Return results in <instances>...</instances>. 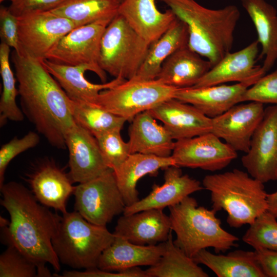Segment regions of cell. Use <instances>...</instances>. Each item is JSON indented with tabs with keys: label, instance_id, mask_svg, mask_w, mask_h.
<instances>
[{
	"label": "cell",
	"instance_id": "22",
	"mask_svg": "<svg viewBox=\"0 0 277 277\" xmlns=\"http://www.w3.org/2000/svg\"><path fill=\"white\" fill-rule=\"evenodd\" d=\"M118 13L150 45L160 37L177 18L170 9L161 12L155 0H123Z\"/></svg>",
	"mask_w": 277,
	"mask_h": 277
},
{
	"label": "cell",
	"instance_id": "45",
	"mask_svg": "<svg viewBox=\"0 0 277 277\" xmlns=\"http://www.w3.org/2000/svg\"><path fill=\"white\" fill-rule=\"evenodd\" d=\"M10 224V221L3 217L1 216L0 218V226L1 228H4L8 226Z\"/></svg>",
	"mask_w": 277,
	"mask_h": 277
},
{
	"label": "cell",
	"instance_id": "26",
	"mask_svg": "<svg viewBox=\"0 0 277 277\" xmlns=\"http://www.w3.org/2000/svg\"><path fill=\"white\" fill-rule=\"evenodd\" d=\"M42 63L68 96L75 101L96 103L101 91L114 87L126 80L114 78L109 82L94 84L85 76V73L89 71L86 66L62 64L47 59L43 61Z\"/></svg>",
	"mask_w": 277,
	"mask_h": 277
},
{
	"label": "cell",
	"instance_id": "30",
	"mask_svg": "<svg viewBox=\"0 0 277 277\" xmlns=\"http://www.w3.org/2000/svg\"><path fill=\"white\" fill-rule=\"evenodd\" d=\"M188 38L187 25L177 18L160 37L150 44L142 65L133 78L156 79L163 63L174 52L188 46Z\"/></svg>",
	"mask_w": 277,
	"mask_h": 277
},
{
	"label": "cell",
	"instance_id": "29",
	"mask_svg": "<svg viewBox=\"0 0 277 277\" xmlns=\"http://www.w3.org/2000/svg\"><path fill=\"white\" fill-rule=\"evenodd\" d=\"M218 277H266L254 251L236 250L226 255L215 254L203 249L192 258Z\"/></svg>",
	"mask_w": 277,
	"mask_h": 277
},
{
	"label": "cell",
	"instance_id": "28",
	"mask_svg": "<svg viewBox=\"0 0 277 277\" xmlns=\"http://www.w3.org/2000/svg\"><path fill=\"white\" fill-rule=\"evenodd\" d=\"M255 28L264 58L262 68L266 73L277 60V12L265 0H240Z\"/></svg>",
	"mask_w": 277,
	"mask_h": 277
},
{
	"label": "cell",
	"instance_id": "35",
	"mask_svg": "<svg viewBox=\"0 0 277 277\" xmlns=\"http://www.w3.org/2000/svg\"><path fill=\"white\" fill-rule=\"evenodd\" d=\"M242 240L254 250L277 251L276 218L267 211L263 212L250 225Z\"/></svg>",
	"mask_w": 277,
	"mask_h": 277
},
{
	"label": "cell",
	"instance_id": "4",
	"mask_svg": "<svg viewBox=\"0 0 277 277\" xmlns=\"http://www.w3.org/2000/svg\"><path fill=\"white\" fill-rule=\"evenodd\" d=\"M209 191L212 208L227 213V222L234 228L250 225L267 211V195L264 183L247 172L234 169L206 175L202 182Z\"/></svg>",
	"mask_w": 277,
	"mask_h": 277
},
{
	"label": "cell",
	"instance_id": "12",
	"mask_svg": "<svg viewBox=\"0 0 277 277\" xmlns=\"http://www.w3.org/2000/svg\"><path fill=\"white\" fill-rule=\"evenodd\" d=\"M241 162L249 174L262 183L277 180V105L265 108Z\"/></svg>",
	"mask_w": 277,
	"mask_h": 277
},
{
	"label": "cell",
	"instance_id": "46",
	"mask_svg": "<svg viewBox=\"0 0 277 277\" xmlns=\"http://www.w3.org/2000/svg\"><path fill=\"white\" fill-rule=\"evenodd\" d=\"M5 0H0V2L2 3V2L4 1ZM9 1H11V2L13 1V0H9Z\"/></svg>",
	"mask_w": 277,
	"mask_h": 277
},
{
	"label": "cell",
	"instance_id": "27",
	"mask_svg": "<svg viewBox=\"0 0 277 277\" xmlns=\"http://www.w3.org/2000/svg\"><path fill=\"white\" fill-rule=\"evenodd\" d=\"M211 68L209 61L187 46L166 59L156 79L177 89L191 87Z\"/></svg>",
	"mask_w": 277,
	"mask_h": 277
},
{
	"label": "cell",
	"instance_id": "47",
	"mask_svg": "<svg viewBox=\"0 0 277 277\" xmlns=\"http://www.w3.org/2000/svg\"><path fill=\"white\" fill-rule=\"evenodd\" d=\"M123 0H118V1L120 2V3H121Z\"/></svg>",
	"mask_w": 277,
	"mask_h": 277
},
{
	"label": "cell",
	"instance_id": "14",
	"mask_svg": "<svg viewBox=\"0 0 277 277\" xmlns=\"http://www.w3.org/2000/svg\"><path fill=\"white\" fill-rule=\"evenodd\" d=\"M263 105L250 101L232 106L212 118L211 132L236 151L247 152L252 135L264 115Z\"/></svg>",
	"mask_w": 277,
	"mask_h": 277
},
{
	"label": "cell",
	"instance_id": "36",
	"mask_svg": "<svg viewBox=\"0 0 277 277\" xmlns=\"http://www.w3.org/2000/svg\"><path fill=\"white\" fill-rule=\"evenodd\" d=\"M122 129L110 130L94 136L106 164L113 170L118 167L131 154L128 142H125L121 135Z\"/></svg>",
	"mask_w": 277,
	"mask_h": 277
},
{
	"label": "cell",
	"instance_id": "42",
	"mask_svg": "<svg viewBox=\"0 0 277 277\" xmlns=\"http://www.w3.org/2000/svg\"><path fill=\"white\" fill-rule=\"evenodd\" d=\"M63 277H149L145 270L139 267L128 268L123 270L113 272L95 268L85 269V271H65Z\"/></svg>",
	"mask_w": 277,
	"mask_h": 277
},
{
	"label": "cell",
	"instance_id": "18",
	"mask_svg": "<svg viewBox=\"0 0 277 277\" xmlns=\"http://www.w3.org/2000/svg\"><path fill=\"white\" fill-rule=\"evenodd\" d=\"M164 170V184H154L150 193L131 205L126 206L123 214L150 209H164L180 203L191 194L204 188L200 181L187 174H183L181 167L170 166Z\"/></svg>",
	"mask_w": 277,
	"mask_h": 277
},
{
	"label": "cell",
	"instance_id": "39",
	"mask_svg": "<svg viewBox=\"0 0 277 277\" xmlns=\"http://www.w3.org/2000/svg\"><path fill=\"white\" fill-rule=\"evenodd\" d=\"M250 101L277 105V69L261 77L246 90L242 102Z\"/></svg>",
	"mask_w": 277,
	"mask_h": 277
},
{
	"label": "cell",
	"instance_id": "8",
	"mask_svg": "<svg viewBox=\"0 0 277 277\" xmlns=\"http://www.w3.org/2000/svg\"><path fill=\"white\" fill-rule=\"evenodd\" d=\"M177 89L157 79L142 80L132 78L101 91L96 104L131 122L138 114L174 98Z\"/></svg>",
	"mask_w": 277,
	"mask_h": 277
},
{
	"label": "cell",
	"instance_id": "19",
	"mask_svg": "<svg viewBox=\"0 0 277 277\" xmlns=\"http://www.w3.org/2000/svg\"><path fill=\"white\" fill-rule=\"evenodd\" d=\"M163 123L175 141L210 132L212 118L193 105L173 98L148 110Z\"/></svg>",
	"mask_w": 277,
	"mask_h": 277
},
{
	"label": "cell",
	"instance_id": "41",
	"mask_svg": "<svg viewBox=\"0 0 277 277\" xmlns=\"http://www.w3.org/2000/svg\"><path fill=\"white\" fill-rule=\"evenodd\" d=\"M64 0H13L9 7L17 17L30 13L51 11Z\"/></svg>",
	"mask_w": 277,
	"mask_h": 277
},
{
	"label": "cell",
	"instance_id": "7",
	"mask_svg": "<svg viewBox=\"0 0 277 277\" xmlns=\"http://www.w3.org/2000/svg\"><path fill=\"white\" fill-rule=\"evenodd\" d=\"M150 45L117 13L102 37L100 66L114 78L131 79L142 65Z\"/></svg>",
	"mask_w": 277,
	"mask_h": 277
},
{
	"label": "cell",
	"instance_id": "24",
	"mask_svg": "<svg viewBox=\"0 0 277 277\" xmlns=\"http://www.w3.org/2000/svg\"><path fill=\"white\" fill-rule=\"evenodd\" d=\"M128 142L130 153H140L168 157L175 142L169 132L157 123L149 111L138 114L131 122Z\"/></svg>",
	"mask_w": 277,
	"mask_h": 277
},
{
	"label": "cell",
	"instance_id": "40",
	"mask_svg": "<svg viewBox=\"0 0 277 277\" xmlns=\"http://www.w3.org/2000/svg\"><path fill=\"white\" fill-rule=\"evenodd\" d=\"M0 37L1 43L14 49L20 54L18 36V17L14 15L9 7L0 8Z\"/></svg>",
	"mask_w": 277,
	"mask_h": 277
},
{
	"label": "cell",
	"instance_id": "13",
	"mask_svg": "<svg viewBox=\"0 0 277 277\" xmlns=\"http://www.w3.org/2000/svg\"><path fill=\"white\" fill-rule=\"evenodd\" d=\"M179 167L221 170L235 160L237 151L211 132L175 141L171 154Z\"/></svg>",
	"mask_w": 277,
	"mask_h": 277
},
{
	"label": "cell",
	"instance_id": "1",
	"mask_svg": "<svg viewBox=\"0 0 277 277\" xmlns=\"http://www.w3.org/2000/svg\"><path fill=\"white\" fill-rule=\"evenodd\" d=\"M1 204L8 211L9 225L2 228L3 242L22 251L36 265L37 276H52L46 266L61 270L60 262L54 250L52 240L61 216L39 203L30 189L11 181L0 187Z\"/></svg>",
	"mask_w": 277,
	"mask_h": 277
},
{
	"label": "cell",
	"instance_id": "25",
	"mask_svg": "<svg viewBox=\"0 0 277 277\" xmlns=\"http://www.w3.org/2000/svg\"><path fill=\"white\" fill-rule=\"evenodd\" d=\"M175 166L171 156L161 157L140 153H132L117 168L113 170L126 206L139 200L136 185L142 177L155 176L160 169Z\"/></svg>",
	"mask_w": 277,
	"mask_h": 277
},
{
	"label": "cell",
	"instance_id": "33",
	"mask_svg": "<svg viewBox=\"0 0 277 277\" xmlns=\"http://www.w3.org/2000/svg\"><path fill=\"white\" fill-rule=\"evenodd\" d=\"M71 111L75 123L94 136L110 130L122 129L126 122L96 103L72 100Z\"/></svg>",
	"mask_w": 277,
	"mask_h": 277
},
{
	"label": "cell",
	"instance_id": "37",
	"mask_svg": "<svg viewBox=\"0 0 277 277\" xmlns=\"http://www.w3.org/2000/svg\"><path fill=\"white\" fill-rule=\"evenodd\" d=\"M36 264L13 246L7 248L0 255V277L37 276Z\"/></svg>",
	"mask_w": 277,
	"mask_h": 277
},
{
	"label": "cell",
	"instance_id": "5",
	"mask_svg": "<svg viewBox=\"0 0 277 277\" xmlns=\"http://www.w3.org/2000/svg\"><path fill=\"white\" fill-rule=\"evenodd\" d=\"M168 208L171 230L176 234L173 242L189 257L207 248L218 253L237 246L239 238L222 227L216 212L198 206L194 198L188 196Z\"/></svg>",
	"mask_w": 277,
	"mask_h": 277
},
{
	"label": "cell",
	"instance_id": "15",
	"mask_svg": "<svg viewBox=\"0 0 277 277\" xmlns=\"http://www.w3.org/2000/svg\"><path fill=\"white\" fill-rule=\"evenodd\" d=\"M65 138L69 152L68 174L73 183L88 182L110 169L96 138L90 132L75 123L68 130Z\"/></svg>",
	"mask_w": 277,
	"mask_h": 277
},
{
	"label": "cell",
	"instance_id": "11",
	"mask_svg": "<svg viewBox=\"0 0 277 277\" xmlns=\"http://www.w3.org/2000/svg\"><path fill=\"white\" fill-rule=\"evenodd\" d=\"M18 17L20 54L43 61L75 25L51 11L36 12Z\"/></svg>",
	"mask_w": 277,
	"mask_h": 277
},
{
	"label": "cell",
	"instance_id": "2",
	"mask_svg": "<svg viewBox=\"0 0 277 277\" xmlns=\"http://www.w3.org/2000/svg\"><path fill=\"white\" fill-rule=\"evenodd\" d=\"M22 111L37 132L58 149H65V135L75 124L72 100L42 61L12 53Z\"/></svg>",
	"mask_w": 277,
	"mask_h": 277
},
{
	"label": "cell",
	"instance_id": "43",
	"mask_svg": "<svg viewBox=\"0 0 277 277\" xmlns=\"http://www.w3.org/2000/svg\"><path fill=\"white\" fill-rule=\"evenodd\" d=\"M254 252L266 277H277V251L261 249Z\"/></svg>",
	"mask_w": 277,
	"mask_h": 277
},
{
	"label": "cell",
	"instance_id": "16",
	"mask_svg": "<svg viewBox=\"0 0 277 277\" xmlns=\"http://www.w3.org/2000/svg\"><path fill=\"white\" fill-rule=\"evenodd\" d=\"M257 40L236 52L228 53L213 66L193 87H206L238 82L252 86L266 73L255 65L259 57Z\"/></svg>",
	"mask_w": 277,
	"mask_h": 277
},
{
	"label": "cell",
	"instance_id": "32",
	"mask_svg": "<svg viewBox=\"0 0 277 277\" xmlns=\"http://www.w3.org/2000/svg\"><path fill=\"white\" fill-rule=\"evenodd\" d=\"M120 4L118 0H64L51 11L78 27L100 20H112L118 13Z\"/></svg>",
	"mask_w": 277,
	"mask_h": 277
},
{
	"label": "cell",
	"instance_id": "44",
	"mask_svg": "<svg viewBox=\"0 0 277 277\" xmlns=\"http://www.w3.org/2000/svg\"><path fill=\"white\" fill-rule=\"evenodd\" d=\"M267 211L277 219V191L267 195Z\"/></svg>",
	"mask_w": 277,
	"mask_h": 277
},
{
	"label": "cell",
	"instance_id": "3",
	"mask_svg": "<svg viewBox=\"0 0 277 277\" xmlns=\"http://www.w3.org/2000/svg\"><path fill=\"white\" fill-rule=\"evenodd\" d=\"M185 22L188 29L189 47L209 61L212 67L230 52L240 18L238 8H206L195 0H160Z\"/></svg>",
	"mask_w": 277,
	"mask_h": 277
},
{
	"label": "cell",
	"instance_id": "21",
	"mask_svg": "<svg viewBox=\"0 0 277 277\" xmlns=\"http://www.w3.org/2000/svg\"><path fill=\"white\" fill-rule=\"evenodd\" d=\"M250 86L248 84L238 83L231 85L181 88L177 89L174 98L193 105L213 118L242 102L244 93Z\"/></svg>",
	"mask_w": 277,
	"mask_h": 277
},
{
	"label": "cell",
	"instance_id": "9",
	"mask_svg": "<svg viewBox=\"0 0 277 277\" xmlns=\"http://www.w3.org/2000/svg\"><path fill=\"white\" fill-rule=\"evenodd\" d=\"M74 210L89 222L106 226L123 213L126 205L113 169L75 186Z\"/></svg>",
	"mask_w": 277,
	"mask_h": 277
},
{
	"label": "cell",
	"instance_id": "23",
	"mask_svg": "<svg viewBox=\"0 0 277 277\" xmlns=\"http://www.w3.org/2000/svg\"><path fill=\"white\" fill-rule=\"evenodd\" d=\"M164 249V242L155 245H139L115 235L113 242L100 257L97 268L119 271L135 267L151 266L159 261Z\"/></svg>",
	"mask_w": 277,
	"mask_h": 277
},
{
	"label": "cell",
	"instance_id": "34",
	"mask_svg": "<svg viewBox=\"0 0 277 277\" xmlns=\"http://www.w3.org/2000/svg\"><path fill=\"white\" fill-rule=\"evenodd\" d=\"M10 47L0 44V73L2 81V93L0 100V126L3 127L8 120L21 122L24 114L18 107L16 98L18 95L15 78L10 65Z\"/></svg>",
	"mask_w": 277,
	"mask_h": 277
},
{
	"label": "cell",
	"instance_id": "10",
	"mask_svg": "<svg viewBox=\"0 0 277 277\" xmlns=\"http://www.w3.org/2000/svg\"><path fill=\"white\" fill-rule=\"evenodd\" d=\"M111 21L100 20L74 28L61 39L47 60L62 64L86 66L106 83V73L100 64V48L103 33Z\"/></svg>",
	"mask_w": 277,
	"mask_h": 277
},
{
	"label": "cell",
	"instance_id": "38",
	"mask_svg": "<svg viewBox=\"0 0 277 277\" xmlns=\"http://www.w3.org/2000/svg\"><path fill=\"white\" fill-rule=\"evenodd\" d=\"M39 135L30 131L21 138L14 137L2 146L0 149V187L4 184L5 174L9 163L16 156L36 147L39 143Z\"/></svg>",
	"mask_w": 277,
	"mask_h": 277
},
{
	"label": "cell",
	"instance_id": "6",
	"mask_svg": "<svg viewBox=\"0 0 277 277\" xmlns=\"http://www.w3.org/2000/svg\"><path fill=\"white\" fill-rule=\"evenodd\" d=\"M62 214L52 240L60 263L77 269L97 268L100 257L115 234L106 226L89 222L75 210Z\"/></svg>",
	"mask_w": 277,
	"mask_h": 277
},
{
	"label": "cell",
	"instance_id": "31",
	"mask_svg": "<svg viewBox=\"0 0 277 277\" xmlns=\"http://www.w3.org/2000/svg\"><path fill=\"white\" fill-rule=\"evenodd\" d=\"M164 244V251L160 259L145 270L149 277L209 276L193 258L174 244L171 232Z\"/></svg>",
	"mask_w": 277,
	"mask_h": 277
},
{
	"label": "cell",
	"instance_id": "17",
	"mask_svg": "<svg viewBox=\"0 0 277 277\" xmlns=\"http://www.w3.org/2000/svg\"><path fill=\"white\" fill-rule=\"evenodd\" d=\"M26 181L39 203L62 214L67 212V201L75 186L69 174L54 162L47 160L38 163L27 174Z\"/></svg>",
	"mask_w": 277,
	"mask_h": 277
},
{
	"label": "cell",
	"instance_id": "20",
	"mask_svg": "<svg viewBox=\"0 0 277 277\" xmlns=\"http://www.w3.org/2000/svg\"><path fill=\"white\" fill-rule=\"evenodd\" d=\"M171 231L169 216L163 209H150L123 214L113 233L135 244L155 245L165 242Z\"/></svg>",
	"mask_w": 277,
	"mask_h": 277
}]
</instances>
